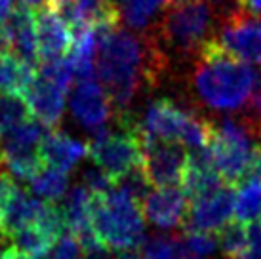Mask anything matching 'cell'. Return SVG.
<instances>
[{"label":"cell","mask_w":261,"mask_h":259,"mask_svg":"<svg viewBox=\"0 0 261 259\" xmlns=\"http://www.w3.org/2000/svg\"><path fill=\"white\" fill-rule=\"evenodd\" d=\"M99 48L95 72L107 92L115 115L128 113L143 82H152L164 69V54L154 38L138 36L118 25L95 27Z\"/></svg>","instance_id":"1"},{"label":"cell","mask_w":261,"mask_h":259,"mask_svg":"<svg viewBox=\"0 0 261 259\" xmlns=\"http://www.w3.org/2000/svg\"><path fill=\"white\" fill-rule=\"evenodd\" d=\"M254 72L255 69L248 63L227 54L214 36L195 58L193 86L204 105L214 111L231 113L246 105L254 84Z\"/></svg>","instance_id":"2"},{"label":"cell","mask_w":261,"mask_h":259,"mask_svg":"<svg viewBox=\"0 0 261 259\" xmlns=\"http://www.w3.org/2000/svg\"><path fill=\"white\" fill-rule=\"evenodd\" d=\"M92 229L109 252H132L145 240V216L136 198L113 187L92 196Z\"/></svg>","instance_id":"3"},{"label":"cell","mask_w":261,"mask_h":259,"mask_svg":"<svg viewBox=\"0 0 261 259\" xmlns=\"http://www.w3.org/2000/svg\"><path fill=\"white\" fill-rule=\"evenodd\" d=\"M139 126L143 143H179L191 147L193 151L208 149L214 136V122L198 116L191 109L179 107L172 99L151 101L143 113V118L139 120Z\"/></svg>","instance_id":"4"},{"label":"cell","mask_w":261,"mask_h":259,"mask_svg":"<svg viewBox=\"0 0 261 259\" xmlns=\"http://www.w3.org/2000/svg\"><path fill=\"white\" fill-rule=\"evenodd\" d=\"M118 130L111 132L103 128L92 134L88 147V157L92 164L107 173L113 183H118L126 173L141 166L143 160V134L136 116L128 113L115 115Z\"/></svg>","instance_id":"5"},{"label":"cell","mask_w":261,"mask_h":259,"mask_svg":"<svg viewBox=\"0 0 261 259\" xmlns=\"http://www.w3.org/2000/svg\"><path fill=\"white\" fill-rule=\"evenodd\" d=\"M216 15L202 0H177L154 27V42L164 44L177 56L196 58L216 33Z\"/></svg>","instance_id":"6"},{"label":"cell","mask_w":261,"mask_h":259,"mask_svg":"<svg viewBox=\"0 0 261 259\" xmlns=\"http://www.w3.org/2000/svg\"><path fill=\"white\" fill-rule=\"evenodd\" d=\"M261 143V128L248 118H223L214 124L210 141V157L216 172L227 185H240L250 168L257 145Z\"/></svg>","instance_id":"7"},{"label":"cell","mask_w":261,"mask_h":259,"mask_svg":"<svg viewBox=\"0 0 261 259\" xmlns=\"http://www.w3.org/2000/svg\"><path fill=\"white\" fill-rule=\"evenodd\" d=\"M48 128L31 118L0 136V160L8 173L19 181H33L44 170L40 145Z\"/></svg>","instance_id":"8"},{"label":"cell","mask_w":261,"mask_h":259,"mask_svg":"<svg viewBox=\"0 0 261 259\" xmlns=\"http://www.w3.org/2000/svg\"><path fill=\"white\" fill-rule=\"evenodd\" d=\"M227 54L244 63L261 65V19L244 14L242 10H232L225 15L219 35H216Z\"/></svg>","instance_id":"9"},{"label":"cell","mask_w":261,"mask_h":259,"mask_svg":"<svg viewBox=\"0 0 261 259\" xmlns=\"http://www.w3.org/2000/svg\"><path fill=\"white\" fill-rule=\"evenodd\" d=\"M189 152L179 143L145 141L141 170L154 189L181 187Z\"/></svg>","instance_id":"10"},{"label":"cell","mask_w":261,"mask_h":259,"mask_svg":"<svg viewBox=\"0 0 261 259\" xmlns=\"http://www.w3.org/2000/svg\"><path fill=\"white\" fill-rule=\"evenodd\" d=\"M231 214H234V191L231 185L225 183L189 202L183 227L185 230H198V232L221 230L229 223Z\"/></svg>","instance_id":"11"},{"label":"cell","mask_w":261,"mask_h":259,"mask_svg":"<svg viewBox=\"0 0 261 259\" xmlns=\"http://www.w3.org/2000/svg\"><path fill=\"white\" fill-rule=\"evenodd\" d=\"M69 109L74 120L90 130V134L107 128L111 115L115 113L107 92L95 80H79L69 97Z\"/></svg>","instance_id":"12"},{"label":"cell","mask_w":261,"mask_h":259,"mask_svg":"<svg viewBox=\"0 0 261 259\" xmlns=\"http://www.w3.org/2000/svg\"><path fill=\"white\" fill-rule=\"evenodd\" d=\"M65 95L67 90L59 86L58 82L46 79L40 72H35V79L27 90L23 92V97L27 101L31 116L42 124L44 128L56 130L65 113Z\"/></svg>","instance_id":"13"},{"label":"cell","mask_w":261,"mask_h":259,"mask_svg":"<svg viewBox=\"0 0 261 259\" xmlns=\"http://www.w3.org/2000/svg\"><path fill=\"white\" fill-rule=\"evenodd\" d=\"M44 204L46 202L31 196L14 181V185L0 200V235L12 240L17 232L33 227L42 214Z\"/></svg>","instance_id":"14"},{"label":"cell","mask_w":261,"mask_h":259,"mask_svg":"<svg viewBox=\"0 0 261 259\" xmlns=\"http://www.w3.org/2000/svg\"><path fill=\"white\" fill-rule=\"evenodd\" d=\"M189 196L183 187L152 189L141 202L143 216L159 229H174L185 225L189 210Z\"/></svg>","instance_id":"15"},{"label":"cell","mask_w":261,"mask_h":259,"mask_svg":"<svg viewBox=\"0 0 261 259\" xmlns=\"http://www.w3.org/2000/svg\"><path fill=\"white\" fill-rule=\"evenodd\" d=\"M37 36L38 56L42 61L63 59V56L73 48V31L51 4L38 10Z\"/></svg>","instance_id":"16"},{"label":"cell","mask_w":261,"mask_h":259,"mask_svg":"<svg viewBox=\"0 0 261 259\" xmlns=\"http://www.w3.org/2000/svg\"><path fill=\"white\" fill-rule=\"evenodd\" d=\"M2 33L6 36L10 51L15 58L25 65L37 69L40 56H38L37 15H35V12L21 6L14 10Z\"/></svg>","instance_id":"17"},{"label":"cell","mask_w":261,"mask_h":259,"mask_svg":"<svg viewBox=\"0 0 261 259\" xmlns=\"http://www.w3.org/2000/svg\"><path fill=\"white\" fill-rule=\"evenodd\" d=\"M88 157V147L59 130H50L40 145V159L46 168L69 173L80 160Z\"/></svg>","instance_id":"18"},{"label":"cell","mask_w":261,"mask_h":259,"mask_svg":"<svg viewBox=\"0 0 261 259\" xmlns=\"http://www.w3.org/2000/svg\"><path fill=\"white\" fill-rule=\"evenodd\" d=\"M175 2L177 0H113V8L118 21H122L128 29L145 33L159 25Z\"/></svg>","instance_id":"19"},{"label":"cell","mask_w":261,"mask_h":259,"mask_svg":"<svg viewBox=\"0 0 261 259\" xmlns=\"http://www.w3.org/2000/svg\"><path fill=\"white\" fill-rule=\"evenodd\" d=\"M35 67H29L15 58L12 51L0 56V90L2 92H17L21 94L27 90L35 79Z\"/></svg>","instance_id":"20"},{"label":"cell","mask_w":261,"mask_h":259,"mask_svg":"<svg viewBox=\"0 0 261 259\" xmlns=\"http://www.w3.org/2000/svg\"><path fill=\"white\" fill-rule=\"evenodd\" d=\"M234 216L244 225L261 221V181L246 179L240 183L234 193Z\"/></svg>","instance_id":"21"},{"label":"cell","mask_w":261,"mask_h":259,"mask_svg":"<svg viewBox=\"0 0 261 259\" xmlns=\"http://www.w3.org/2000/svg\"><path fill=\"white\" fill-rule=\"evenodd\" d=\"M29 185L31 191L42 202L56 204L58 200H63L65 194L69 193V173L51 170V168H44Z\"/></svg>","instance_id":"22"},{"label":"cell","mask_w":261,"mask_h":259,"mask_svg":"<svg viewBox=\"0 0 261 259\" xmlns=\"http://www.w3.org/2000/svg\"><path fill=\"white\" fill-rule=\"evenodd\" d=\"M31 118L33 116H31L29 105L21 94L0 90V136H4L6 132Z\"/></svg>","instance_id":"23"},{"label":"cell","mask_w":261,"mask_h":259,"mask_svg":"<svg viewBox=\"0 0 261 259\" xmlns=\"http://www.w3.org/2000/svg\"><path fill=\"white\" fill-rule=\"evenodd\" d=\"M248 225L240 221L227 223L218 235V248L227 259H239L248 248Z\"/></svg>","instance_id":"24"},{"label":"cell","mask_w":261,"mask_h":259,"mask_svg":"<svg viewBox=\"0 0 261 259\" xmlns=\"http://www.w3.org/2000/svg\"><path fill=\"white\" fill-rule=\"evenodd\" d=\"M179 237H168V235H154L143 240V257L145 259H174Z\"/></svg>","instance_id":"25"},{"label":"cell","mask_w":261,"mask_h":259,"mask_svg":"<svg viewBox=\"0 0 261 259\" xmlns=\"http://www.w3.org/2000/svg\"><path fill=\"white\" fill-rule=\"evenodd\" d=\"M185 244L198 259L212 255L218 250V238L212 232H198V230H185Z\"/></svg>","instance_id":"26"},{"label":"cell","mask_w":261,"mask_h":259,"mask_svg":"<svg viewBox=\"0 0 261 259\" xmlns=\"http://www.w3.org/2000/svg\"><path fill=\"white\" fill-rule=\"evenodd\" d=\"M84 248L79 242V238L65 232L59 238L56 246L51 248V252L48 253L46 259H84Z\"/></svg>","instance_id":"27"},{"label":"cell","mask_w":261,"mask_h":259,"mask_svg":"<svg viewBox=\"0 0 261 259\" xmlns=\"http://www.w3.org/2000/svg\"><path fill=\"white\" fill-rule=\"evenodd\" d=\"M248 109V120H252L255 126L261 128V69L254 72V84H252V92L246 101Z\"/></svg>","instance_id":"28"},{"label":"cell","mask_w":261,"mask_h":259,"mask_svg":"<svg viewBox=\"0 0 261 259\" xmlns=\"http://www.w3.org/2000/svg\"><path fill=\"white\" fill-rule=\"evenodd\" d=\"M248 248L239 259H261V221L248 225Z\"/></svg>","instance_id":"29"},{"label":"cell","mask_w":261,"mask_h":259,"mask_svg":"<svg viewBox=\"0 0 261 259\" xmlns=\"http://www.w3.org/2000/svg\"><path fill=\"white\" fill-rule=\"evenodd\" d=\"M246 179L261 181V143L257 145V149H255L254 157H252V162H250V168H248L244 181H246Z\"/></svg>","instance_id":"30"},{"label":"cell","mask_w":261,"mask_h":259,"mask_svg":"<svg viewBox=\"0 0 261 259\" xmlns=\"http://www.w3.org/2000/svg\"><path fill=\"white\" fill-rule=\"evenodd\" d=\"M237 8L242 10L244 14L254 15V17H259L261 15V0H239Z\"/></svg>","instance_id":"31"},{"label":"cell","mask_w":261,"mask_h":259,"mask_svg":"<svg viewBox=\"0 0 261 259\" xmlns=\"http://www.w3.org/2000/svg\"><path fill=\"white\" fill-rule=\"evenodd\" d=\"M14 185V177L8 173V170L4 168L2 160H0V200L4 198V194L8 193V189Z\"/></svg>","instance_id":"32"},{"label":"cell","mask_w":261,"mask_h":259,"mask_svg":"<svg viewBox=\"0 0 261 259\" xmlns=\"http://www.w3.org/2000/svg\"><path fill=\"white\" fill-rule=\"evenodd\" d=\"M12 12H14V0H0V31L4 29Z\"/></svg>","instance_id":"33"},{"label":"cell","mask_w":261,"mask_h":259,"mask_svg":"<svg viewBox=\"0 0 261 259\" xmlns=\"http://www.w3.org/2000/svg\"><path fill=\"white\" fill-rule=\"evenodd\" d=\"M19 2V6L21 8H27V10H42L50 4V0H17Z\"/></svg>","instance_id":"34"},{"label":"cell","mask_w":261,"mask_h":259,"mask_svg":"<svg viewBox=\"0 0 261 259\" xmlns=\"http://www.w3.org/2000/svg\"><path fill=\"white\" fill-rule=\"evenodd\" d=\"M8 51H10L8 40H6V36H4V33L0 31V56H4V54H8Z\"/></svg>","instance_id":"35"},{"label":"cell","mask_w":261,"mask_h":259,"mask_svg":"<svg viewBox=\"0 0 261 259\" xmlns=\"http://www.w3.org/2000/svg\"><path fill=\"white\" fill-rule=\"evenodd\" d=\"M65 2H71V0H50V4L58 6V4H65Z\"/></svg>","instance_id":"36"},{"label":"cell","mask_w":261,"mask_h":259,"mask_svg":"<svg viewBox=\"0 0 261 259\" xmlns=\"http://www.w3.org/2000/svg\"><path fill=\"white\" fill-rule=\"evenodd\" d=\"M202 2H206V4H208V2H225V0H202Z\"/></svg>","instance_id":"37"}]
</instances>
